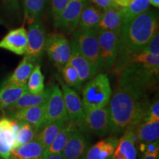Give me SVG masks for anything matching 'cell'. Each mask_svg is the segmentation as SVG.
Wrapping results in <instances>:
<instances>
[{
  "instance_id": "obj_17",
  "label": "cell",
  "mask_w": 159,
  "mask_h": 159,
  "mask_svg": "<svg viewBox=\"0 0 159 159\" xmlns=\"http://www.w3.org/2000/svg\"><path fill=\"white\" fill-rule=\"evenodd\" d=\"M118 140L111 136L99 141L88 149L83 159H112Z\"/></svg>"
},
{
  "instance_id": "obj_30",
  "label": "cell",
  "mask_w": 159,
  "mask_h": 159,
  "mask_svg": "<svg viewBox=\"0 0 159 159\" xmlns=\"http://www.w3.org/2000/svg\"><path fill=\"white\" fill-rule=\"evenodd\" d=\"M27 89L29 93L33 94H39L44 90V76L39 63L35 65L30 75L27 83Z\"/></svg>"
},
{
  "instance_id": "obj_16",
  "label": "cell",
  "mask_w": 159,
  "mask_h": 159,
  "mask_svg": "<svg viewBox=\"0 0 159 159\" xmlns=\"http://www.w3.org/2000/svg\"><path fill=\"white\" fill-rule=\"evenodd\" d=\"M71 55L68 63L76 69L80 80L83 83L94 77L97 73L91 63L83 56L74 41L71 40Z\"/></svg>"
},
{
  "instance_id": "obj_36",
  "label": "cell",
  "mask_w": 159,
  "mask_h": 159,
  "mask_svg": "<svg viewBox=\"0 0 159 159\" xmlns=\"http://www.w3.org/2000/svg\"><path fill=\"white\" fill-rule=\"evenodd\" d=\"M139 149L144 154H156L159 152L158 140L148 143H140Z\"/></svg>"
},
{
  "instance_id": "obj_28",
  "label": "cell",
  "mask_w": 159,
  "mask_h": 159,
  "mask_svg": "<svg viewBox=\"0 0 159 159\" xmlns=\"http://www.w3.org/2000/svg\"><path fill=\"white\" fill-rule=\"evenodd\" d=\"M39 132V130L29 123L18 122V129L16 133L15 143L13 149L34 140Z\"/></svg>"
},
{
  "instance_id": "obj_40",
  "label": "cell",
  "mask_w": 159,
  "mask_h": 159,
  "mask_svg": "<svg viewBox=\"0 0 159 159\" xmlns=\"http://www.w3.org/2000/svg\"><path fill=\"white\" fill-rule=\"evenodd\" d=\"M140 159H158V153L144 154Z\"/></svg>"
},
{
  "instance_id": "obj_9",
  "label": "cell",
  "mask_w": 159,
  "mask_h": 159,
  "mask_svg": "<svg viewBox=\"0 0 159 159\" xmlns=\"http://www.w3.org/2000/svg\"><path fill=\"white\" fill-rule=\"evenodd\" d=\"M27 32V47L25 55L39 63L41 61L46 42V32L43 23L38 19L29 24Z\"/></svg>"
},
{
  "instance_id": "obj_38",
  "label": "cell",
  "mask_w": 159,
  "mask_h": 159,
  "mask_svg": "<svg viewBox=\"0 0 159 159\" xmlns=\"http://www.w3.org/2000/svg\"><path fill=\"white\" fill-rule=\"evenodd\" d=\"M119 8H125L130 5L133 0H113Z\"/></svg>"
},
{
  "instance_id": "obj_7",
  "label": "cell",
  "mask_w": 159,
  "mask_h": 159,
  "mask_svg": "<svg viewBox=\"0 0 159 159\" xmlns=\"http://www.w3.org/2000/svg\"><path fill=\"white\" fill-rule=\"evenodd\" d=\"M80 130L98 136H105L111 131V119L109 108L85 111L82 121L77 125Z\"/></svg>"
},
{
  "instance_id": "obj_29",
  "label": "cell",
  "mask_w": 159,
  "mask_h": 159,
  "mask_svg": "<svg viewBox=\"0 0 159 159\" xmlns=\"http://www.w3.org/2000/svg\"><path fill=\"white\" fill-rule=\"evenodd\" d=\"M48 0H24L25 19L29 24L38 19L44 10Z\"/></svg>"
},
{
  "instance_id": "obj_41",
  "label": "cell",
  "mask_w": 159,
  "mask_h": 159,
  "mask_svg": "<svg viewBox=\"0 0 159 159\" xmlns=\"http://www.w3.org/2000/svg\"><path fill=\"white\" fill-rule=\"evenodd\" d=\"M149 2H150V5L155 7H157V8L159 7V0H149Z\"/></svg>"
},
{
  "instance_id": "obj_21",
  "label": "cell",
  "mask_w": 159,
  "mask_h": 159,
  "mask_svg": "<svg viewBox=\"0 0 159 159\" xmlns=\"http://www.w3.org/2000/svg\"><path fill=\"white\" fill-rule=\"evenodd\" d=\"M51 89L52 87H49V88L44 89L42 92L36 94H30L29 92L25 93L13 104L11 105L5 109V114H8V113L13 112V111L20 110V109L27 108V107L43 104L47 102V99L49 97Z\"/></svg>"
},
{
  "instance_id": "obj_33",
  "label": "cell",
  "mask_w": 159,
  "mask_h": 159,
  "mask_svg": "<svg viewBox=\"0 0 159 159\" xmlns=\"http://www.w3.org/2000/svg\"><path fill=\"white\" fill-rule=\"evenodd\" d=\"M143 121H146L148 122H159V101L158 99L150 105Z\"/></svg>"
},
{
  "instance_id": "obj_23",
  "label": "cell",
  "mask_w": 159,
  "mask_h": 159,
  "mask_svg": "<svg viewBox=\"0 0 159 159\" xmlns=\"http://www.w3.org/2000/svg\"><path fill=\"white\" fill-rule=\"evenodd\" d=\"M123 25L122 8H112L103 11L96 30H110L120 33Z\"/></svg>"
},
{
  "instance_id": "obj_24",
  "label": "cell",
  "mask_w": 159,
  "mask_h": 159,
  "mask_svg": "<svg viewBox=\"0 0 159 159\" xmlns=\"http://www.w3.org/2000/svg\"><path fill=\"white\" fill-rule=\"evenodd\" d=\"M77 128H78L75 122L70 120L67 121L46 152L45 158L49 155L61 153L71 135L74 134V132Z\"/></svg>"
},
{
  "instance_id": "obj_22",
  "label": "cell",
  "mask_w": 159,
  "mask_h": 159,
  "mask_svg": "<svg viewBox=\"0 0 159 159\" xmlns=\"http://www.w3.org/2000/svg\"><path fill=\"white\" fill-rule=\"evenodd\" d=\"M102 13L103 11L97 6L88 3L81 13L77 29L83 30H97Z\"/></svg>"
},
{
  "instance_id": "obj_13",
  "label": "cell",
  "mask_w": 159,
  "mask_h": 159,
  "mask_svg": "<svg viewBox=\"0 0 159 159\" xmlns=\"http://www.w3.org/2000/svg\"><path fill=\"white\" fill-rule=\"evenodd\" d=\"M18 122L7 117L0 119V158L9 159L15 143Z\"/></svg>"
},
{
  "instance_id": "obj_34",
  "label": "cell",
  "mask_w": 159,
  "mask_h": 159,
  "mask_svg": "<svg viewBox=\"0 0 159 159\" xmlns=\"http://www.w3.org/2000/svg\"><path fill=\"white\" fill-rule=\"evenodd\" d=\"M141 52L150 53L153 55L159 56V32L156 31V33L153 35L150 41L147 43V45L144 47Z\"/></svg>"
},
{
  "instance_id": "obj_19",
  "label": "cell",
  "mask_w": 159,
  "mask_h": 159,
  "mask_svg": "<svg viewBox=\"0 0 159 159\" xmlns=\"http://www.w3.org/2000/svg\"><path fill=\"white\" fill-rule=\"evenodd\" d=\"M36 61L30 57L25 55L22 61L19 63L18 66L11 76L3 83L2 86L7 85H26L30 75L37 64Z\"/></svg>"
},
{
  "instance_id": "obj_1",
  "label": "cell",
  "mask_w": 159,
  "mask_h": 159,
  "mask_svg": "<svg viewBox=\"0 0 159 159\" xmlns=\"http://www.w3.org/2000/svg\"><path fill=\"white\" fill-rule=\"evenodd\" d=\"M158 30V13L150 8L123 24L119 35L118 56L114 66L116 74H120L125 61L142 51Z\"/></svg>"
},
{
  "instance_id": "obj_31",
  "label": "cell",
  "mask_w": 159,
  "mask_h": 159,
  "mask_svg": "<svg viewBox=\"0 0 159 159\" xmlns=\"http://www.w3.org/2000/svg\"><path fill=\"white\" fill-rule=\"evenodd\" d=\"M149 0H133L128 7L122 8L123 24L150 8Z\"/></svg>"
},
{
  "instance_id": "obj_14",
  "label": "cell",
  "mask_w": 159,
  "mask_h": 159,
  "mask_svg": "<svg viewBox=\"0 0 159 159\" xmlns=\"http://www.w3.org/2000/svg\"><path fill=\"white\" fill-rule=\"evenodd\" d=\"M27 47V32L25 26L11 30L0 41V48L18 55L25 54Z\"/></svg>"
},
{
  "instance_id": "obj_12",
  "label": "cell",
  "mask_w": 159,
  "mask_h": 159,
  "mask_svg": "<svg viewBox=\"0 0 159 159\" xmlns=\"http://www.w3.org/2000/svg\"><path fill=\"white\" fill-rule=\"evenodd\" d=\"M90 144V138L87 133L77 128L65 145L61 154L64 159H83Z\"/></svg>"
},
{
  "instance_id": "obj_5",
  "label": "cell",
  "mask_w": 159,
  "mask_h": 159,
  "mask_svg": "<svg viewBox=\"0 0 159 159\" xmlns=\"http://www.w3.org/2000/svg\"><path fill=\"white\" fill-rule=\"evenodd\" d=\"M99 47L100 70L114 68L119 52L120 33L110 30H97Z\"/></svg>"
},
{
  "instance_id": "obj_26",
  "label": "cell",
  "mask_w": 159,
  "mask_h": 159,
  "mask_svg": "<svg viewBox=\"0 0 159 159\" xmlns=\"http://www.w3.org/2000/svg\"><path fill=\"white\" fill-rule=\"evenodd\" d=\"M68 120L69 119H60V120L55 121V122H52L50 124L45 125L43 128L39 130L37 137L39 139L43 145V149L45 150V153L54 141L55 137L57 136V135L58 134V133L63 128V126Z\"/></svg>"
},
{
  "instance_id": "obj_15",
  "label": "cell",
  "mask_w": 159,
  "mask_h": 159,
  "mask_svg": "<svg viewBox=\"0 0 159 159\" xmlns=\"http://www.w3.org/2000/svg\"><path fill=\"white\" fill-rule=\"evenodd\" d=\"M45 105H35L25 108L7 114V117L17 122H25L34 126L40 130L43 127L45 116Z\"/></svg>"
},
{
  "instance_id": "obj_2",
  "label": "cell",
  "mask_w": 159,
  "mask_h": 159,
  "mask_svg": "<svg viewBox=\"0 0 159 159\" xmlns=\"http://www.w3.org/2000/svg\"><path fill=\"white\" fill-rule=\"evenodd\" d=\"M109 102L111 133L116 136L123 134L126 130H134L144 119L150 105L148 99L137 98L119 85Z\"/></svg>"
},
{
  "instance_id": "obj_32",
  "label": "cell",
  "mask_w": 159,
  "mask_h": 159,
  "mask_svg": "<svg viewBox=\"0 0 159 159\" xmlns=\"http://www.w3.org/2000/svg\"><path fill=\"white\" fill-rule=\"evenodd\" d=\"M63 75L64 83L71 89L77 91H80L83 89V83L81 82L76 69L67 62L61 71Z\"/></svg>"
},
{
  "instance_id": "obj_4",
  "label": "cell",
  "mask_w": 159,
  "mask_h": 159,
  "mask_svg": "<svg viewBox=\"0 0 159 159\" xmlns=\"http://www.w3.org/2000/svg\"><path fill=\"white\" fill-rule=\"evenodd\" d=\"M71 39L74 41L80 52L91 63L97 73L100 70L99 64V47L96 30L77 29Z\"/></svg>"
},
{
  "instance_id": "obj_3",
  "label": "cell",
  "mask_w": 159,
  "mask_h": 159,
  "mask_svg": "<svg viewBox=\"0 0 159 159\" xmlns=\"http://www.w3.org/2000/svg\"><path fill=\"white\" fill-rule=\"evenodd\" d=\"M81 91L84 112L106 107L112 94L108 77L104 73L96 75L89 80Z\"/></svg>"
},
{
  "instance_id": "obj_25",
  "label": "cell",
  "mask_w": 159,
  "mask_h": 159,
  "mask_svg": "<svg viewBox=\"0 0 159 159\" xmlns=\"http://www.w3.org/2000/svg\"><path fill=\"white\" fill-rule=\"evenodd\" d=\"M135 138L139 143H148L158 140L159 122H148L142 121L134 129Z\"/></svg>"
},
{
  "instance_id": "obj_11",
  "label": "cell",
  "mask_w": 159,
  "mask_h": 159,
  "mask_svg": "<svg viewBox=\"0 0 159 159\" xmlns=\"http://www.w3.org/2000/svg\"><path fill=\"white\" fill-rule=\"evenodd\" d=\"M60 119H69V118L62 91L59 84H55L52 87L50 94L46 102L43 127Z\"/></svg>"
},
{
  "instance_id": "obj_37",
  "label": "cell",
  "mask_w": 159,
  "mask_h": 159,
  "mask_svg": "<svg viewBox=\"0 0 159 159\" xmlns=\"http://www.w3.org/2000/svg\"><path fill=\"white\" fill-rule=\"evenodd\" d=\"M90 1L102 11L112 8H119L113 0H90Z\"/></svg>"
},
{
  "instance_id": "obj_39",
  "label": "cell",
  "mask_w": 159,
  "mask_h": 159,
  "mask_svg": "<svg viewBox=\"0 0 159 159\" xmlns=\"http://www.w3.org/2000/svg\"><path fill=\"white\" fill-rule=\"evenodd\" d=\"M44 159H64L63 156H62V154L61 153H55V154H52V155H49L47 156Z\"/></svg>"
},
{
  "instance_id": "obj_35",
  "label": "cell",
  "mask_w": 159,
  "mask_h": 159,
  "mask_svg": "<svg viewBox=\"0 0 159 159\" xmlns=\"http://www.w3.org/2000/svg\"><path fill=\"white\" fill-rule=\"evenodd\" d=\"M69 1L70 0H51V13L53 19L61 13Z\"/></svg>"
},
{
  "instance_id": "obj_8",
  "label": "cell",
  "mask_w": 159,
  "mask_h": 159,
  "mask_svg": "<svg viewBox=\"0 0 159 159\" xmlns=\"http://www.w3.org/2000/svg\"><path fill=\"white\" fill-rule=\"evenodd\" d=\"M89 0H70L68 5L54 19L55 28L66 33H73L77 28V25L85 6Z\"/></svg>"
},
{
  "instance_id": "obj_18",
  "label": "cell",
  "mask_w": 159,
  "mask_h": 159,
  "mask_svg": "<svg viewBox=\"0 0 159 159\" xmlns=\"http://www.w3.org/2000/svg\"><path fill=\"white\" fill-rule=\"evenodd\" d=\"M45 150L39 139L20 145L11 150L9 159H44Z\"/></svg>"
},
{
  "instance_id": "obj_27",
  "label": "cell",
  "mask_w": 159,
  "mask_h": 159,
  "mask_svg": "<svg viewBox=\"0 0 159 159\" xmlns=\"http://www.w3.org/2000/svg\"><path fill=\"white\" fill-rule=\"evenodd\" d=\"M27 92V85L2 86L0 90V110H5Z\"/></svg>"
},
{
  "instance_id": "obj_6",
  "label": "cell",
  "mask_w": 159,
  "mask_h": 159,
  "mask_svg": "<svg viewBox=\"0 0 159 159\" xmlns=\"http://www.w3.org/2000/svg\"><path fill=\"white\" fill-rule=\"evenodd\" d=\"M44 51L55 68L61 71L70 57L71 42L62 33H50L46 37Z\"/></svg>"
},
{
  "instance_id": "obj_10",
  "label": "cell",
  "mask_w": 159,
  "mask_h": 159,
  "mask_svg": "<svg viewBox=\"0 0 159 159\" xmlns=\"http://www.w3.org/2000/svg\"><path fill=\"white\" fill-rule=\"evenodd\" d=\"M55 77L62 89L61 91L69 120L75 122L77 126L81 122L84 116V110L80 97L79 96L77 91L66 84L61 76L55 75Z\"/></svg>"
},
{
  "instance_id": "obj_20",
  "label": "cell",
  "mask_w": 159,
  "mask_h": 159,
  "mask_svg": "<svg viewBox=\"0 0 159 159\" xmlns=\"http://www.w3.org/2000/svg\"><path fill=\"white\" fill-rule=\"evenodd\" d=\"M136 138L133 130H126L118 140L112 159H136Z\"/></svg>"
}]
</instances>
